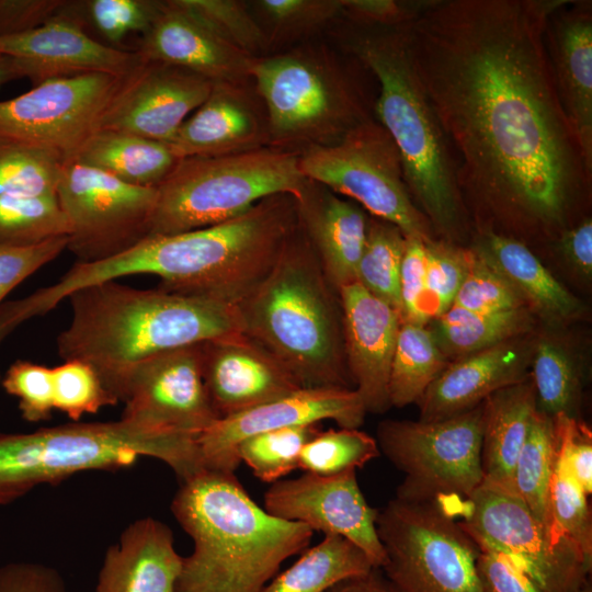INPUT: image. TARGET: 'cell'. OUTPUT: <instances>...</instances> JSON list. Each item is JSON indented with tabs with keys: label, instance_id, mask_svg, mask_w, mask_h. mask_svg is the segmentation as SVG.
Returning a JSON list of instances; mask_svg holds the SVG:
<instances>
[{
	"label": "cell",
	"instance_id": "6da1fadb",
	"mask_svg": "<svg viewBox=\"0 0 592 592\" xmlns=\"http://www.w3.org/2000/svg\"><path fill=\"white\" fill-rule=\"evenodd\" d=\"M565 1L430 0L407 24L462 198L469 193L500 221L559 235L592 179L544 42Z\"/></svg>",
	"mask_w": 592,
	"mask_h": 592
},
{
	"label": "cell",
	"instance_id": "7a4b0ae2",
	"mask_svg": "<svg viewBox=\"0 0 592 592\" xmlns=\"http://www.w3.org/2000/svg\"><path fill=\"white\" fill-rule=\"evenodd\" d=\"M295 197H266L224 223L174 235H149L109 259L73 265L56 291L71 293L118 277L151 274L158 288L237 305L265 276L297 227Z\"/></svg>",
	"mask_w": 592,
	"mask_h": 592
},
{
	"label": "cell",
	"instance_id": "3957f363",
	"mask_svg": "<svg viewBox=\"0 0 592 592\" xmlns=\"http://www.w3.org/2000/svg\"><path fill=\"white\" fill-rule=\"evenodd\" d=\"M67 299L70 322L57 337L64 361L90 365L106 390L124 402L134 369L145 360L242 331L237 305L107 281Z\"/></svg>",
	"mask_w": 592,
	"mask_h": 592
},
{
	"label": "cell",
	"instance_id": "277c9868",
	"mask_svg": "<svg viewBox=\"0 0 592 592\" xmlns=\"http://www.w3.org/2000/svg\"><path fill=\"white\" fill-rule=\"evenodd\" d=\"M171 511L194 543L174 592H261L314 535L261 508L235 473L203 470L182 481Z\"/></svg>",
	"mask_w": 592,
	"mask_h": 592
},
{
	"label": "cell",
	"instance_id": "5b68a950",
	"mask_svg": "<svg viewBox=\"0 0 592 592\" xmlns=\"http://www.w3.org/2000/svg\"><path fill=\"white\" fill-rule=\"evenodd\" d=\"M237 309L242 331L277 358L301 388H352L339 295L299 224Z\"/></svg>",
	"mask_w": 592,
	"mask_h": 592
},
{
	"label": "cell",
	"instance_id": "8992f818",
	"mask_svg": "<svg viewBox=\"0 0 592 592\" xmlns=\"http://www.w3.org/2000/svg\"><path fill=\"white\" fill-rule=\"evenodd\" d=\"M352 22L349 47L378 80V123L399 150L410 195L433 231L453 242L466 226L465 205L447 140L410 56L409 21L396 26Z\"/></svg>",
	"mask_w": 592,
	"mask_h": 592
},
{
	"label": "cell",
	"instance_id": "52a82bcc",
	"mask_svg": "<svg viewBox=\"0 0 592 592\" xmlns=\"http://www.w3.org/2000/svg\"><path fill=\"white\" fill-rule=\"evenodd\" d=\"M141 457L163 462L180 481L203 469L196 442L158 434L123 419L0 433V505L37 486L88 470H118Z\"/></svg>",
	"mask_w": 592,
	"mask_h": 592
},
{
	"label": "cell",
	"instance_id": "ba28073f",
	"mask_svg": "<svg viewBox=\"0 0 592 592\" xmlns=\"http://www.w3.org/2000/svg\"><path fill=\"white\" fill-rule=\"evenodd\" d=\"M299 155L274 148L180 159L156 187L149 235H174L235 218L280 194L297 198L307 183Z\"/></svg>",
	"mask_w": 592,
	"mask_h": 592
},
{
	"label": "cell",
	"instance_id": "9c48e42d",
	"mask_svg": "<svg viewBox=\"0 0 592 592\" xmlns=\"http://www.w3.org/2000/svg\"><path fill=\"white\" fill-rule=\"evenodd\" d=\"M376 530L380 571L396 592H485L479 548L443 503L395 497L378 510Z\"/></svg>",
	"mask_w": 592,
	"mask_h": 592
},
{
	"label": "cell",
	"instance_id": "30bf717a",
	"mask_svg": "<svg viewBox=\"0 0 592 592\" xmlns=\"http://www.w3.org/2000/svg\"><path fill=\"white\" fill-rule=\"evenodd\" d=\"M299 168L307 180L356 201L406 237L434 239L407 187L399 150L378 122L366 118L333 143L306 147Z\"/></svg>",
	"mask_w": 592,
	"mask_h": 592
},
{
	"label": "cell",
	"instance_id": "8fae6325",
	"mask_svg": "<svg viewBox=\"0 0 592 592\" xmlns=\"http://www.w3.org/2000/svg\"><path fill=\"white\" fill-rule=\"evenodd\" d=\"M483 402L441 421L385 420L376 442L405 478L396 498L405 501L466 499L482 482Z\"/></svg>",
	"mask_w": 592,
	"mask_h": 592
},
{
	"label": "cell",
	"instance_id": "7c38bea8",
	"mask_svg": "<svg viewBox=\"0 0 592 592\" xmlns=\"http://www.w3.org/2000/svg\"><path fill=\"white\" fill-rule=\"evenodd\" d=\"M451 509L479 549L509 556L545 592H577L590 581L592 561L539 522L512 489L482 480Z\"/></svg>",
	"mask_w": 592,
	"mask_h": 592
},
{
	"label": "cell",
	"instance_id": "4fadbf2b",
	"mask_svg": "<svg viewBox=\"0 0 592 592\" xmlns=\"http://www.w3.org/2000/svg\"><path fill=\"white\" fill-rule=\"evenodd\" d=\"M249 75L266 107L269 138L276 141L330 144L366 119L345 78L305 53L254 57Z\"/></svg>",
	"mask_w": 592,
	"mask_h": 592
},
{
	"label": "cell",
	"instance_id": "5bb4252c",
	"mask_svg": "<svg viewBox=\"0 0 592 592\" xmlns=\"http://www.w3.org/2000/svg\"><path fill=\"white\" fill-rule=\"evenodd\" d=\"M56 196L69 225L67 249L77 262L109 259L150 234L156 187L125 183L71 158L62 164Z\"/></svg>",
	"mask_w": 592,
	"mask_h": 592
},
{
	"label": "cell",
	"instance_id": "9a60e30c",
	"mask_svg": "<svg viewBox=\"0 0 592 592\" xmlns=\"http://www.w3.org/2000/svg\"><path fill=\"white\" fill-rule=\"evenodd\" d=\"M123 80L98 72L52 78L0 101V140L75 158L98 130Z\"/></svg>",
	"mask_w": 592,
	"mask_h": 592
},
{
	"label": "cell",
	"instance_id": "2e32d148",
	"mask_svg": "<svg viewBox=\"0 0 592 592\" xmlns=\"http://www.w3.org/2000/svg\"><path fill=\"white\" fill-rule=\"evenodd\" d=\"M124 405L121 419L158 434L197 442L219 419L204 385L200 343L138 364Z\"/></svg>",
	"mask_w": 592,
	"mask_h": 592
},
{
	"label": "cell",
	"instance_id": "e0dca14e",
	"mask_svg": "<svg viewBox=\"0 0 592 592\" xmlns=\"http://www.w3.org/2000/svg\"><path fill=\"white\" fill-rule=\"evenodd\" d=\"M264 509L314 532L346 538L365 553L375 568L380 569L386 561L376 530L378 510L362 493L356 469L332 476L304 473L277 480L264 493Z\"/></svg>",
	"mask_w": 592,
	"mask_h": 592
},
{
	"label": "cell",
	"instance_id": "ac0fdd59",
	"mask_svg": "<svg viewBox=\"0 0 592 592\" xmlns=\"http://www.w3.org/2000/svg\"><path fill=\"white\" fill-rule=\"evenodd\" d=\"M366 409L354 388H299L238 414L220 418L198 437L205 470L235 473L238 444L252 435L282 428L333 420L340 428L358 429Z\"/></svg>",
	"mask_w": 592,
	"mask_h": 592
},
{
	"label": "cell",
	"instance_id": "d6986e66",
	"mask_svg": "<svg viewBox=\"0 0 592 592\" xmlns=\"http://www.w3.org/2000/svg\"><path fill=\"white\" fill-rule=\"evenodd\" d=\"M214 83L186 69L144 61L125 78L98 129H112L169 144Z\"/></svg>",
	"mask_w": 592,
	"mask_h": 592
},
{
	"label": "cell",
	"instance_id": "ffe728a7",
	"mask_svg": "<svg viewBox=\"0 0 592 592\" xmlns=\"http://www.w3.org/2000/svg\"><path fill=\"white\" fill-rule=\"evenodd\" d=\"M200 349L204 385L219 419L301 388L277 358L243 331L202 342Z\"/></svg>",
	"mask_w": 592,
	"mask_h": 592
},
{
	"label": "cell",
	"instance_id": "44dd1931",
	"mask_svg": "<svg viewBox=\"0 0 592 592\" xmlns=\"http://www.w3.org/2000/svg\"><path fill=\"white\" fill-rule=\"evenodd\" d=\"M338 294L349 375L366 412L383 413L391 407L388 382L400 314L357 282Z\"/></svg>",
	"mask_w": 592,
	"mask_h": 592
},
{
	"label": "cell",
	"instance_id": "7402d4cb",
	"mask_svg": "<svg viewBox=\"0 0 592 592\" xmlns=\"http://www.w3.org/2000/svg\"><path fill=\"white\" fill-rule=\"evenodd\" d=\"M136 52L144 61L172 65L213 83L230 84L250 77L254 58L223 38L181 0L162 1Z\"/></svg>",
	"mask_w": 592,
	"mask_h": 592
},
{
	"label": "cell",
	"instance_id": "603a6c76",
	"mask_svg": "<svg viewBox=\"0 0 592 592\" xmlns=\"http://www.w3.org/2000/svg\"><path fill=\"white\" fill-rule=\"evenodd\" d=\"M70 3L32 31L0 37V55L31 61L41 82L91 72L125 79L144 62L137 52L107 46L92 38L75 12L68 10Z\"/></svg>",
	"mask_w": 592,
	"mask_h": 592
},
{
	"label": "cell",
	"instance_id": "cb8c5ba5",
	"mask_svg": "<svg viewBox=\"0 0 592 592\" xmlns=\"http://www.w3.org/2000/svg\"><path fill=\"white\" fill-rule=\"evenodd\" d=\"M544 42L559 101L592 167V2L566 0L549 15Z\"/></svg>",
	"mask_w": 592,
	"mask_h": 592
},
{
	"label": "cell",
	"instance_id": "d4e9b609",
	"mask_svg": "<svg viewBox=\"0 0 592 592\" xmlns=\"http://www.w3.org/2000/svg\"><path fill=\"white\" fill-rule=\"evenodd\" d=\"M522 337L451 361L418 401L419 420L458 415L494 391L527 378L534 344Z\"/></svg>",
	"mask_w": 592,
	"mask_h": 592
},
{
	"label": "cell",
	"instance_id": "484cf974",
	"mask_svg": "<svg viewBox=\"0 0 592 592\" xmlns=\"http://www.w3.org/2000/svg\"><path fill=\"white\" fill-rule=\"evenodd\" d=\"M295 201L298 224L331 286L339 292L356 282L368 226L363 208L309 180Z\"/></svg>",
	"mask_w": 592,
	"mask_h": 592
},
{
	"label": "cell",
	"instance_id": "4316f807",
	"mask_svg": "<svg viewBox=\"0 0 592 592\" xmlns=\"http://www.w3.org/2000/svg\"><path fill=\"white\" fill-rule=\"evenodd\" d=\"M182 560L167 524L139 519L107 549L95 592H174Z\"/></svg>",
	"mask_w": 592,
	"mask_h": 592
},
{
	"label": "cell",
	"instance_id": "83f0119b",
	"mask_svg": "<svg viewBox=\"0 0 592 592\" xmlns=\"http://www.w3.org/2000/svg\"><path fill=\"white\" fill-rule=\"evenodd\" d=\"M264 137L259 118L236 84L214 83L168 146L180 160L260 148Z\"/></svg>",
	"mask_w": 592,
	"mask_h": 592
},
{
	"label": "cell",
	"instance_id": "f1b7e54d",
	"mask_svg": "<svg viewBox=\"0 0 592 592\" xmlns=\"http://www.w3.org/2000/svg\"><path fill=\"white\" fill-rule=\"evenodd\" d=\"M536 410L537 400L531 375L483 400V480L512 489L513 470Z\"/></svg>",
	"mask_w": 592,
	"mask_h": 592
},
{
	"label": "cell",
	"instance_id": "f546056e",
	"mask_svg": "<svg viewBox=\"0 0 592 592\" xmlns=\"http://www.w3.org/2000/svg\"><path fill=\"white\" fill-rule=\"evenodd\" d=\"M473 249L521 293L534 312L557 321L570 319L580 312V301L521 240L481 231Z\"/></svg>",
	"mask_w": 592,
	"mask_h": 592
},
{
	"label": "cell",
	"instance_id": "4dcf8cb0",
	"mask_svg": "<svg viewBox=\"0 0 592 592\" xmlns=\"http://www.w3.org/2000/svg\"><path fill=\"white\" fill-rule=\"evenodd\" d=\"M75 158L144 187H157L179 161L167 144L112 129L95 130Z\"/></svg>",
	"mask_w": 592,
	"mask_h": 592
},
{
	"label": "cell",
	"instance_id": "1f68e13d",
	"mask_svg": "<svg viewBox=\"0 0 592 592\" xmlns=\"http://www.w3.org/2000/svg\"><path fill=\"white\" fill-rule=\"evenodd\" d=\"M534 311L517 308L474 312L451 306L433 320L430 329L448 362L526 334L534 326Z\"/></svg>",
	"mask_w": 592,
	"mask_h": 592
},
{
	"label": "cell",
	"instance_id": "d6a6232c",
	"mask_svg": "<svg viewBox=\"0 0 592 592\" xmlns=\"http://www.w3.org/2000/svg\"><path fill=\"white\" fill-rule=\"evenodd\" d=\"M375 567L355 544L339 535H325L261 592H327L337 583L364 576Z\"/></svg>",
	"mask_w": 592,
	"mask_h": 592
},
{
	"label": "cell",
	"instance_id": "836d02e7",
	"mask_svg": "<svg viewBox=\"0 0 592 592\" xmlns=\"http://www.w3.org/2000/svg\"><path fill=\"white\" fill-rule=\"evenodd\" d=\"M556 456L554 418L536 410L513 470L512 489L549 531L565 535L554 520L549 503Z\"/></svg>",
	"mask_w": 592,
	"mask_h": 592
},
{
	"label": "cell",
	"instance_id": "e575fe53",
	"mask_svg": "<svg viewBox=\"0 0 592 592\" xmlns=\"http://www.w3.org/2000/svg\"><path fill=\"white\" fill-rule=\"evenodd\" d=\"M448 363L430 329L418 323L401 322L389 372L391 407L418 403Z\"/></svg>",
	"mask_w": 592,
	"mask_h": 592
},
{
	"label": "cell",
	"instance_id": "d590c367",
	"mask_svg": "<svg viewBox=\"0 0 592 592\" xmlns=\"http://www.w3.org/2000/svg\"><path fill=\"white\" fill-rule=\"evenodd\" d=\"M406 236L394 224L368 217L367 236L356 282L400 314V269Z\"/></svg>",
	"mask_w": 592,
	"mask_h": 592
},
{
	"label": "cell",
	"instance_id": "8d00e7d4",
	"mask_svg": "<svg viewBox=\"0 0 592 592\" xmlns=\"http://www.w3.org/2000/svg\"><path fill=\"white\" fill-rule=\"evenodd\" d=\"M68 235L56 195L0 196V247H31Z\"/></svg>",
	"mask_w": 592,
	"mask_h": 592
},
{
	"label": "cell",
	"instance_id": "74e56055",
	"mask_svg": "<svg viewBox=\"0 0 592 592\" xmlns=\"http://www.w3.org/2000/svg\"><path fill=\"white\" fill-rule=\"evenodd\" d=\"M531 368L537 410L551 418L558 414L578 418L580 380L566 350L550 339L538 340L534 344Z\"/></svg>",
	"mask_w": 592,
	"mask_h": 592
},
{
	"label": "cell",
	"instance_id": "f35d334b",
	"mask_svg": "<svg viewBox=\"0 0 592 592\" xmlns=\"http://www.w3.org/2000/svg\"><path fill=\"white\" fill-rule=\"evenodd\" d=\"M65 161L45 149L0 140V196L56 195Z\"/></svg>",
	"mask_w": 592,
	"mask_h": 592
},
{
	"label": "cell",
	"instance_id": "ab89813d",
	"mask_svg": "<svg viewBox=\"0 0 592 592\" xmlns=\"http://www.w3.org/2000/svg\"><path fill=\"white\" fill-rule=\"evenodd\" d=\"M320 431L312 423L262 432L242 440L237 455L257 478L273 483L298 468L303 447Z\"/></svg>",
	"mask_w": 592,
	"mask_h": 592
},
{
	"label": "cell",
	"instance_id": "60d3db41",
	"mask_svg": "<svg viewBox=\"0 0 592 592\" xmlns=\"http://www.w3.org/2000/svg\"><path fill=\"white\" fill-rule=\"evenodd\" d=\"M380 455L376 439L358 429L320 431L301 449L298 468L319 476L362 468Z\"/></svg>",
	"mask_w": 592,
	"mask_h": 592
},
{
	"label": "cell",
	"instance_id": "b9f144b4",
	"mask_svg": "<svg viewBox=\"0 0 592 592\" xmlns=\"http://www.w3.org/2000/svg\"><path fill=\"white\" fill-rule=\"evenodd\" d=\"M426 271L421 304V322L425 326L453 305L466 277L471 249H465L443 239L425 241Z\"/></svg>",
	"mask_w": 592,
	"mask_h": 592
},
{
	"label": "cell",
	"instance_id": "7bdbcfd3",
	"mask_svg": "<svg viewBox=\"0 0 592 592\" xmlns=\"http://www.w3.org/2000/svg\"><path fill=\"white\" fill-rule=\"evenodd\" d=\"M54 409L78 421L84 414L96 413L117 400L106 390L96 372L78 360L64 361L52 368Z\"/></svg>",
	"mask_w": 592,
	"mask_h": 592
},
{
	"label": "cell",
	"instance_id": "ee69618b",
	"mask_svg": "<svg viewBox=\"0 0 592 592\" xmlns=\"http://www.w3.org/2000/svg\"><path fill=\"white\" fill-rule=\"evenodd\" d=\"M470 249L473 254L468 272L452 306L474 312L528 307L521 293L482 255Z\"/></svg>",
	"mask_w": 592,
	"mask_h": 592
},
{
	"label": "cell",
	"instance_id": "f6af8a7d",
	"mask_svg": "<svg viewBox=\"0 0 592 592\" xmlns=\"http://www.w3.org/2000/svg\"><path fill=\"white\" fill-rule=\"evenodd\" d=\"M549 503L558 527L592 561V519L588 494L557 464L549 489Z\"/></svg>",
	"mask_w": 592,
	"mask_h": 592
},
{
	"label": "cell",
	"instance_id": "bcb514c9",
	"mask_svg": "<svg viewBox=\"0 0 592 592\" xmlns=\"http://www.w3.org/2000/svg\"><path fill=\"white\" fill-rule=\"evenodd\" d=\"M181 1L223 38L252 57L265 46L267 39L262 29L241 2L234 0Z\"/></svg>",
	"mask_w": 592,
	"mask_h": 592
},
{
	"label": "cell",
	"instance_id": "7dc6e473",
	"mask_svg": "<svg viewBox=\"0 0 592 592\" xmlns=\"http://www.w3.org/2000/svg\"><path fill=\"white\" fill-rule=\"evenodd\" d=\"M7 394L18 399L23 420L36 423L52 418L54 392L52 368L31 361L13 362L1 377Z\"/></svg>",
	"mask_w": 592,
	"mask_h": 592
},
{
	"label": "cell",
	"instance_id": "c3c4849f",
	"mask_svg": "<svg viewBox=\"0 0 592 592\" xmlns=\"http://www.w3.org/2000/svg\"><path fill=\"white\" fill-rule=\"evenodd\" d=\"M98 31L118 44L129 33L144 35L156 20L162 1L89 0L83 2Z\"/></svg>",
	"mask_w": 592,
	"mask_h": 592
},
{
	"label": "cell",
	"instance_id": "681fc988",
	"mask_svg": "<svg viewBox=\"0 0 592 592\" xmlns=\"http://www.w3.org/2000/svg\"><path fill=\"white\" fill-rule=\"evenodd\" d=\"M557 435L556 464L589 496L592 492V433L579 418L554 417Z\"/></svg>",
	"mask_w": 592,
	"mask_h": 592
},
{
	"label": "cell",
	"instance_id": "f907efd6",
	"mask_svg": "<svg viewBox=\"0 0 592 592\" xmlns=\"http://www.w3.org/2000/svg\"><path fill=\"white\" fill-rule=\"evenodd\" d=\"M258 7L283 34L309 31L342 13L341 0H262Z\"/></svg>",
	"mask_w": 592,
	"mask_h": 592
},
{
	"label": "cell",
	"instance_id": "816d5d0a",
	"mask_svg": "<svg viewBox=\"0 0 592 592\" xmlns=\"http://www.w3.org/2000/svg\"><path fill=\"white\" fill-rule=\"evenodd\" d=\"M67 244L68 236H64L31 247H0V306L8 294L56 259Z\"/></svg>",
	"mask_w": 592,
	"mask_h": 592
},
{
	"label": "cell",
	"instance_id": "f5cc1de1",
	"mask_svg": "<svg viewBox=\"0 0 592 592\" xmlns=\"http://www.w3.org/2000/svg\"><path fill=\"white\" fill-rule=\"evenodd\" d=\"M425 271V240L406 237L399 280L401 322L422 325L420 310L424 295Z\"/></svg>",
	"mask_w": 592,
	"mask_h": 592
},
{
	"label": "cell",
	"instance_id": "db71d44e",
	"mask_svg": "<svg viewBox=\"0 0 592 592\" xmlns=\"http://www.w3.org/2000/svg\"><path fill=\"white\" fill-rule=\"evenodd\" d=\"M477 572L485 592H545L520 565L496 550L479 549Z\"/></svg>",
	"mask_w": 592,
	"mask_h": 592
},
{
	"label": "cell",
	"instance_id": "11a10c76",
	"mask_svg": "<svg viewBox=\"0 0 592 592\" xmlns=\"http://www.w3.org/2000/svg\"><path fill=\"white\" fill-rule=\"evenodd\" d=\"M69 3L65 0H0V37L32 31Z\"/></svg>",
	"mask_w": 592,
	"mask_h": 592
},
{
	"label": "cell",
	"instance_id": "9f6ffc18",
	"mask_svg": "<svg viewBox=\"0 0 592 592\" xmlns=\"http://www.w3.org/2000/svg\"><path fill=\"white\" fill-rule=\"evenodd\" d=\"M0 592H69L61 574L53 567L30 561L0 567Z\"/></svg>",
	"mask_w": 592,
	"mask_h": 592
},
{
	"label": "cell",
	"instance_id": "6f0895ef",
	"mask_svg": "<svg viewBox=\"0 0 592 592\" xmlns=\"http://www.w3.org/2000/svg\"><path fill=\"white\" fill-rule=\"evenodd\" d=\"M426 1L341 0L342 13L352 21L396 26L412 20Z\"/></svg>",
	"mask_w": 592,
	"mask_h": 592
},
{
	"label": "cell",
	"instance_id": "680465c9",
	"mask_svg": "<svg viewBox=\"0 0 592 592\" xmlns=\"http://www.w3.org/2000/svg\"><path fill=\"white\" fill-rule=\"evenodd\" d=\"M558 249L585 277L592 275V219L590 216L558 235Z\"/></svg>",
	"mask_w": 592,
	"mask_h": 592
},
{
	"label": "cell",
	"instance_id": "91938a15",
	"mask_svg": "<svg viewBox=\"0 0 592 592\" xmlns=\"http://www.w3.org/2000/svg\"><path fill=\"white\" fill-rule=\"evenodd\" d=\"M327 592H396L383 572L374 568L371 572L346 579L330 588Z\"/></svg>",
	"mask_w": 592,
	"mask_h": 592
},
{
	"label": "cell",
	"instance_id": "94428289",
	"mask_svg": "<svg viewBox=\"0 0 592 592\" xmlns=\"http://www.w3.org/2000/svg\"><path fill=\"white\" fill-rule=\"evenodd\" d=\"M23 78H29L36 84L41 82L39 73L32 62L0 55V88L10 81Z\"/></svg>",
	"mask_w": 592,
	"mask_h": 592
},
{
	"label": "cell",
	"instance_id": "6125c7cd",
	"mask_svg": "<svg viewBox=\"0 0 592 592\" xmlns=\"http://www.w3.org/2000/svg\"><path fill=\"white\" fill-rule=\"evenodd\" d=\"M577 592H592L591 580L581 587Z\"/></svg>",
	"mask_w": 592,
	"mask_h": 592
},
{
	"label": "cell",
	"instance_id": "be15d7a7",
	"mask_svg": "<svg viewBox=\"0 0 592 592\" xmlns=\"http://www.w3.org/2000/svg\"><path fill=\"white\" fill-rule=\"evenodd\" d=\"M1 377H2V376H1V374H0V383H1Z\"/></svg>",
	"mask_w": 592,
	"mask_h": 592
}]
</instances>
